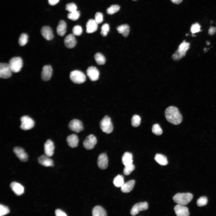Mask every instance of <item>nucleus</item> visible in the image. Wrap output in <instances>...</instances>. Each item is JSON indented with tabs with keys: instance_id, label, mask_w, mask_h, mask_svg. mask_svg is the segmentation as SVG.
<instances>
[{
	"instance_id": "f8f14e48",
	"label": "nucleus",
	"mask_w": 216,
	"mask_h": 216,
	"mask_svg": "<svg viewBox=\"0 0 216 216\" xmlns=\"http://www.w3.org/2000/svg\"><path fill=\"white\" fill-rule=\"evenodd\" d=\"M52 69L51 66L50 65L44 66L42 68L41 73L42 79L45 81L49 80L52 76Z\"/></svg>"
},
{
	"instance_id": "c756f323",
	"label": "nucleus",
	"mask_w": 216,
	"mask_h": 216,
	"mask_svg": "<svg viewBox=\"0 0 216 216\" xmlns=\"http://www.w3.org/2000/svg\"><path fill=\"white\" fill-rule=\"evenodd\" d=\"M113 183L116 187L121 188L124 183L123 176L120 175H117L114 178Z\"/></svg>"
},
{
	"instance_id": "ddd939ff",
	"label": "nucleus",
	"mask_w": 216,
	"mask_h": 216,
	"mask_svg": "<svg viewBox=\"0 0 216 216\" xmlns=\"http://www.w3.org/2000/svg\"><path fill=\"white\" fill-rule=\"evenodd\" d=\"M174 210L177 216H188L190 214L188 208L184 206L177 204L175 206Z\"/></svg>"
},
{
	"instance_id": "79ce46f5",
	"label": "nucleus",
	"mask_w": 216,
	"mask_h": 216,
	"mask_svg": "<svg viewBox=\"0 0 216 216\" xmlns=\"http://www.w3.org/2000/svg\"><path fill=\"white\" fill-rule=\"evenodd\" d=\"M65 9L69 12H71L77 10V7L75 3H71L66 5Z\"/></svg>"
},
{
	"instance_id": "393cba45",
	"label": "nucleus",
	"mask_w": 216,
	"mask_h": 216,
	"mask_svg": "<svg viewBox=\"0 0 216 216\" xmlns=\"http://www.w3.org/2000/svg\"><path fill=\"white\" fill-rule=\"evenodd\" d=\"M67 25L66 22L63 20H60L56 28L58 34L61 36H63L66 32Z\"/></svg>"
},
{
	"instance_id": "49530a36",
	"label": "nucleus",
	"mask_w": 216,
	"mask_h": 216,
	"mask_svg": "<svg viewBox=\"0 0 216 216\" xmlns=\"http://www.w3.org/2000/svg\"><path fill=\"white\" fill-rule=\"evenodd\" d=\"M216 33V28L211 27L208 31V34L210 35H212Z\"/></svg>"
},
{
	"instance_id": "4c0bfd02",
	"label": "nucleus",
	"mask_w": 216,
	"mask_h": 216,
	"mask_svg": "<svg viewBox=\"0 0 216 216\" xmlns=\"http://www.w3.org/2000/svg\"><path fill=\"white\" fill-rule=\"evenodd\" d=\"M208 202V199L206 196H202L199 198L197 200L196 204L199 207L206 205Z\"/></svg>"
},
{
	"instance_id": "58836bf2",
	"label": "nucleus",
	"mask_w": 216,
	"mask_h": 216,
	"mask_svg": "<svg viewBox=\"0 0 216 216\" xmlns=\"http://www.w3.org/2000/svg\"><path fill=\"white\" fill-rule=\"evenodd\" d=\"M201 26L198 23L196 22L193 24L190 27V31L192 34L198 33L201 31Z\"/></svg>"
},
{
	"instance_id": "9b49d317",
	"label": "nucleus",
	"mask_w": 216,
	"mask_h": 216,
	"mask_svg": "<svg viewBox=\"0 0 216 216\" xmlns=\"http://www.w3.org/2000/svg\"><path fill=\"white\" fill-rule=\"evenodd\" d=\"M68 127L70 130L76 133H79L83 129L82 122L77 119L72 120L70 122Z\"/></svg>"
},
{
	"instance_id": "a211bd4d",
	"label": "nucleus",
	"mask_w": 216,
	"mask_h": 216,
	"mask_svg": "<svg viewBox=\"0 0 216 216\" xmlns=\"http://www.w3.org/2000/svg\"><path fill=\"white\" fill-rule=\"evenodd\" d=\"M10 186L12 190L17 195H21L24 192V187L18 182H13L10 184Z\"/></svg>"
},
{
	"instance_id": "5701e85b",
	"label": "nucleus",
	"mask_w": 216,
	"mask_h": 216,
	"mask_svg": "<svg viewBox=\"0 0 216 216\" xmlns=\"http://www.w3.org/2000/svg\"><path fill=\"white\" fill-rule=\"evenodd\" d=\"M135 184V181L132 180L124 183L121 187V191L124 193H128L133 189Z\"/></svg>"
},
{
	"instance_id": "20e7f679",
	"label": "nucleus",
	"mask_w": 216,
	"mask_h": 216,
	"mask_svg": "<svg viewBox=\"0 0 216 216\" xmlns=\"http://www.w3.org/2000/svg\"><path fill=\"white\" fill-rule=\"evenodd\" d=\"M100 124L102 131L106 134H110L113 130V126L111 118L108 116H105L103 118Z\"/></svg>"
},
{
	"instance_id": "423d86ee",
	"label": "nucleus",
	"mask_w": 216,
	"mask_h": 216,
	"mask_svg": "<svg viewBox=\"0 0 216 216\" xmlns=\"http://www.w3.org/2000/svg\"><path fill=\"white\" fill-rule=\"evenodd\" d=\"M70 78L74 83L81 84L84 82L86 80V76L81 71L75 70L71 71L70 74Z\"/></svg>"
},
{
	"instance_id": "7c9ffc66",
	"label": "nucleus",
	"mask_w": 216,
	"mask_h": 216,
	"mask_svg": "<svg viewBox=\"0 0 216 216\" xmlns=\"http://www.w3.org/2000/svg\"><path fill=\"white\" fill-rule=\"evenodd\" d=\"M95 60L98 64L99 65L104 64L106 61V59L104 56L100 53H96L94 55Z\"/></svg>"
},
{
	"instance_id": "aec40b11",
	"label": "nucleus",
	"mask_w": 216,
	"mask_h": 216,
	"mask_svg": "<svg viewBox=\"0 0 216 216\" xmlns=\"http://www.w3.org/2000/svg\"><path fill=\"white\" fill-rule=\"evenodd\" d=\"M41 31L43 37L46 40H50L53 38L52 31L50 27L46 26H43Z\"/></svg>"
},
{
	"instance_id": "cd10ccee",
	"label": "nucleus",
	"mask_w": 216,
	"mask_h": 216,
	"mask_svg": "<svg viewBox=\"0 0 216 216\" xmlns=\"http://www.w3.org/2000/svg\"><path fill=\"white\" fill-rule=\"evenodd\" d=\"M92 215L93 216H106V213L102 207L97 206L94 208L92 210Z\"/></svg>"
},
{
	"instance_id": "2eb2a0df",
	"label": "nucleus",
	"mask_w": 216,
	"mask_h": 216,
	"mask_svg": "<svg viewBox=\"0 0 216 216\" xmlns=\"http://www.w3.org/2000/svg\"><path fill=\"white\" fill-rule=\"evenodd\" d=\"M14 152L16 156L21 161L26 162L28 159V155L22 148L16 147L14 148Z\"/></svg>"
},
{
	"instance_id": "a19ab883",
	"label": "nucleus",
	"mask_w": 216,
	"mask_h": 216,
	"mask_svg": "<svg viewBox=\"0 0 216 216\" xmlns=\"http://www.w3.org/2000/svg\"><path fill=\"white\" fill-rule=\"evenodd\" d=\"M82 27L79 25L74 26L72 29L73 34L74 35L80 36L82 34Z\"/></svg>"
},
{
	"instance_id": "7ed1b4c3",
	"label": "nucleus",
	"mask_w": 216,
	"mask_h": 216,
	"mask_svg": "<svg viewBox=\"0 0 216 216\" xmlns=\"http://www.w3.org/2000/svg\"><path fill=\"white\" fill-rule=\"evenodd\" d=\"M190 44L184 40L179 46L177 50L172 55V58L175 61H178L183 57L190 48Z\"/></svg>"
},
{
	"instance_id": "6e6552de",
	"label": "nucleus",
	"mask_w": 216,
	"mask_h": 216,
	"mask_svg": "<svg viewBox=\"0 0 216 216\" xmlns=\"http://www.w3.org/2000/svg\"><path fill=\"white\" fill-rule=\"evenodd\" d=\"M12 71L8 64L2 63L0 64V77L3 79H7L12 75Z\"/></svg>"
},
{
	"instance_id": "c9c22d12",
	"label": "nucleus",
	"mask_w": 216,
	"mask_h": 216,
	"mask_svg": "<svg viewBox=\"0 0 216 216\" xmlns=\"http://www.w3.org/2000/svg\"><path fill=\"white\" fill-rule=\"evenodd\" d=\"M152 131L156 135H161L163 133L162 129L159 125L158 124H155L153 125Z\"/></svg>"
},
{
	"instance_id": "dca6fc26",
	"label": "nucleus",
	"mask_w": 216,
	"mask_h": 216,
	"mask_svg": "<svg viewBox=\"0 0 216 216\" xmlns=\"http://www.w3.org/2000/svg\"><path fill=\"white\" fill-rule=\"evenodd\" d=\"M97 164L100 168L104 170L106 168L108 165V159L106 154L105 153L101 154L98 158Z\"/></svg>"
},
{
	"instance_id": "c85d7f7f",
	"label": "nucleus",
	"mask_w": 216,
	"mask_h": 216,
	"mask_svg": "<svg viewBox=\"0 0 216 216\" xmlns=\"http://www.w3.org/2000/svg\"><path fill=\"white\" fill-rule=\"evenodd\" d=\"M154 159L158 164L161 165H166L168 164L167 158L164 155L161 154H156Z\"/></svg>"
},
{
	"instance_id": "4be33fe9",
	"label": "nucleus",
	"mask_w": 216,
	"mask_h": 216,
	"mask_svg": "<svg viewBox=\"0 0 216 216\" xmlns=\"http://www.w3.org/2000/svg\"><path fill=\"white\" fill-rule=\"evenodd\" d=\"M38 161L40 164L45 166H52L54 165L52 160L46 155L40 156Z\"/></svg>"
},
{
	"instance_id": "0eeeda50",
	"label": "nucleus",
	"mask_w": 216,
	"mask_h": 216,
	"mask_svg": "<svg viewBox=\"0 0 216 216\" xmlns=\"http://www.w3.org/2000/svg\"><path fill=\"white\" fill-rule=\"evenodd\" d=\"M21 128L27 130L32 128L34 125V122L31 118L28 116H23L21 118Z\"/></svg>"
},
{
	"instance_id": "603ef678",
	"label": "nucleus",
	"mask_w": 216,
	"mask_h": 216,
	"mask_svg": "<svg viewBox=\"0 0 216 216\" xmlns=\"http://www.w3.org/2000/svg\"><path fill=\"white\" fill-rule=\"evenodd\" d=\"M133 0V1H137V0Z\"/></svg>"
},
{
	"instance_id": "72a5a7b5",
	"label": "nucleus",
	"mask_w": 216,
	"mask_h": 216,
	"mask_svg": "<svg viewBox=\"0 0 216 216\" xmlns=\"http://www.w3.org/2000/svg\"><path fill=\"white\" fill-rule=\"evenodd\" d=\"M28 36L26 33H22L20 35L19 39V43L20 46H23L25 45L28 41Z\"/></svg>"
},
{
	"instance_id": "f704fd0d",
	"label": "nucleus",
	"mask_w": 216,
	"mask_h": 216,
	"mask_svg": "<svg viewBox=\"0 0 216 216\" xmlns=\"http://www.w3.org/2000/svg\"><path fill=\"white\" fill-rule=\"evenodd\" d=\"M120 8V6L118 5H112L107 8L106 12L109 14H112L118 12Z\"/></svg>"
},
{
	"instance_id": "6ab92c4d",
	"label": "nucleus",
	"mask_w": 216,
	"mask_h": 216,
	"mask_svg": "<svg viewBox=\"0 0 216 216\" xmlns=\"http://www.w3.org/2000/svg\"><path fill=\"white\" fill-rule=\"evenodd\" d=\"M64 43L66 46L68 48L74 47L76 44L74 35L73 34H70L67 36L64 39Z\"/></svg>"
},
{
	"instance_id": "a878e982",
	"label": "nucleus",
	"mask_w": 216,
	"mask_h": 216,
	"mask_svg": "<svg viewBox=\"0 0 216 216\" xmlns=\"http://www.w3.org/2000/svg\"><path fill=\"white\" fill-rule=\"evenodd\" d=\"M116 29L119 33L125 37H127L129 34L130 28L127 24H124L119 26L117 27Z\"/></svg>"
},
{
	"instance_id": "412c9836",
	"label": "nucleus",
	"mask_w": 216,
	"mask_h": 216,
	"mask_svg": "<svg viewBox=\"0 0 216 216\" xmlns=\"http://www.w3.org/2000/svg\"><path fill=\"white\" fill-rule=\"evenodd\" d=\"M98 24L94 19L88 20L86 24V32L88 33H92L97 29Z\"/></svg>"
},
{
	"instance_id": "39448f33",
	"label": "nucleus",
	"mask_w": 216,
	"mask_h": 216,
	"mask_svg": "<svg viewBox=\"0 0 216 216\" xmlns=\"http://www.w3.org/2000/svg\"><path fill=\"white\" fill-rule=\"evenodd\" d=\"M8 64L12 72L17 73L19 72L22 68L23 62L20 57H14L10 59Z\"/></svg>"
},
{
	"instance_id": "8fccbe9b",
	"label": "nucleus",
	"mask_w": 216,
	"mask_h": 216,
	"mask_svg": "<svg viewBox=\"0 0 216 216\" xmlns=\"http://www.w3.org/2000/svg\"><path fill=\"white\" fill-rule=\"evenodd\" d=\"M203 51L204 52H207L208 51L207 49L206 48H205L203 49Z\"/></svg>"
},
{
	"instance_id": "a18cd8bd",
	"label": "nucleus",
	"mask_w": 216,
	"mask_h": 216,
	"mask_svg": "<svg viewBox=\"0 0 216 216\" xmlns=\"http://www.w3.org/2000/svg\"><path fill=\"white\" fill-rule=\"evenodd\" d=\"M55 213L56 216H66V213L62 210L60 209H56L55 212Z\"/></svg>"
},
{
	"instance_id": "37998d69",
	"label": "nucleus",
	"mask_w": 216,
	"mask_h": 216,
	"mask_svg": "<svg viewBox=\"0 0 216 216\" xmlns=\"http://www.w3.org/2000/svg\"><path fill=\"white\" fill-rule=\"evenodd\" d=\"M10 212L8 208L4 205L0 204V215L1 216L5 215Z\"/></svg>"
},
{
	"instance_id": "09e8293b",
	"label": "nucleus",
	"mask_w": 216,
	"mask_h": 216,
	"mask_svg": "<svg viewBox=\"0 0 216 216\" xmlns=\"http://www.w3.org/2000/svg\"><path fill=\"white\" fill-rule=\"evenodd\" d=\"M183 0H170L173 3L176 4H179L181 3Z\"/></svg>"
},
{
	"instance_id": "bb28decb",
	"label": "nucleus",
	"mask_w": 216,
	"mask_h": 216,
	"mask_svg": "<svg viewBox=\"0 0 216 216\" xmlns=\"http://www.w3.org/2000/svg\"><path fill=\"white\" fill-rule=\"evenodd\" d=\"M122 161L124 166L133 163L132 154L127 152L124 153L122 157Z\"/></svg>"
},
{
	"instance_id": "1a4fd4ad",
	"label": "nucleus",
	"mask_w": 216,
	"mask_h": 216,
	"mask_svg": "<svg viewBox=\"0 0 216 216\" xmlns=\"http://www.w3.org/2000/svg\"><path fill=\"white\" fill-rule=\"evenodd\" d=\"M148 205L146 202H140L135 204L132 207L130 213L132 216L137 214L140 212L147 210Z\"/></svg>"
},
{
	"instance_id": "c03bdc74",
	"label": "nucleus",
	"mask_w": 216,
	"mask_h": 216,
	"mask_svg": "<svg viewBox=\"0 0 216 216\" xmlns=\"http://www.w3.org/2000/svg\"><path fill=\"white\" fill-rule=\"evenodd\" d=\"M94 20L98 24L102 23L103 20V16L102 14L99 12L96 13L95 15Z\"/></svg>"
},
{
	"instance_id": "e433bc0d",
	"label": "nucleus",
	"mask_w": 216,
	"mask_h": 216,
	"mask_svg": "<svg viewBox=\"0 0 216 216\" xmlns=\"http://www.w3.org/2000/svg\"><path fill=\"white\" fill-rule=\"evenodd\" d=\"M135 166L133 163L125 166L123 172L124 175H128L135 169Z\"/></svg>"
},
{
	"instance_id": "3c124183",
	"label": "nucleus",
	"mask_w": 216,
	"mask_h": 216,
	"mask_svg": "<svg viewBox=\"0 0 216 216\" xmlns=\"http://www.w3.org/2000/svg\"><path fill=\"white\" fill-rule=\"evenodd\" d=\"M206 44L208 45H209L210 44V43L209 41H206Z\"/></svg>"
},
{
	"instance_id": "de8ad7c7",
	"label": "nucleus",
	"mask_w": 216,
	"mask_h": 216,
	"mask_svg": "<svg viewBox=\"0 0 216 216\" xmlns=\"http://www.w3.org/2000/svg\"><path fill=\"white\" fill-rule=\"evenodd\" d=\"M59 0H48L49 4L51 5H54L57 4Z\"/></svg>"
},
{
	"instance_id": "f03ea898",
	"label": "nucleus",
	"mask_w": 216,
	"mask_h": 216,
	"mask_svg": "<svg viewBox=\"0 0 216 216\" xmlns=\"http://www.w3.org/2000/svg\"><path fill=\"white\" fill-rule=\"evenodd\" d=\"M193 197V194L190 193H178L172 198L174 201L177 204L185 206L191 201Z\"/></svg>"
},
{
	"instance_id": "f3484780",
	"label": "nucleus",
	"mask_w": 216,
	"mask_h": 216,
	"mask_svg": "<svg viewBox=\"0 0 216 216\" xmlns=\"http://www.w3.org/2000/svg\"><path fill=\"white\" fill-rule=\"evenodd\" d=\"M54 148L53 142L50 140H47L44 144L45 154L49 157L52 156L54 153Z\"/></svg>"
},
{
	"instance_id": "9d476101",
	"label": "nucleus",
	"mask_w": 216,
	"mask_h": 216,
	"mask_svg": "<svg viewBox=\"0 0 216 216\" xmlns=\"http://www.w3.org/2000/svg\"><path fill=\"white\" fill-rule=\"evenodd\" d=\"M97 142L95 136L93 134H90L86 138L83 142V145L86 149L91 150L94 147Z\"/></svg>"
},
{
	"instance_id": "ea45409f",
	"label": "nucleus",
	"mask_w": 216,
	"mask_h": 216,
	"mask_svg": "<svg viewBox=\"0 0 216 216\" xmlns=\"http://www.w3.org/2000/svg\"><path fill=\"white\" fill-rule=\"evenodd\" d=\"M100 34L101 35L104 36H106L110 30V27L109 25L107 23L104 24L101 27Z\"/></svg>"
},
{
	"instance_id": "473e14b6",
	"label": "nucleus",
	"mask_w": 216,
	"mask_h": 216,
	"mask_svg": "<svg viewBox=\"0 0 216 216\" xmlns=\"http://www.w3.org/2000/svg\"><path fill=\"white\" fill-rule=\"evenodd\" d=\"M80 15V12L77 10L69 12L67 15L68 18L72 20L76 21L78 20Z\"/></svg>"
},
{
	"instance_id": "4468645a",
	"label": "nucleus",
	"mask_w": 216,
	"mask_h": 216,
	"mask_svg": "<svg viewBox=\"0 0 216 216\" xmlns=\"http://www.w3.org/2000/svg\"><path fill=\"white\" fill-rule=\"evenodd\" d=\"M87 75L92 81H95L99 78V73L98 69L94 66L88 68L87 71Z\"/></svg>"
},
{
	"instance_id": "b1692460",
	"label": "nucleus",
	"mask_w": 216,
	"mask_h": 216,
	"mask_svg": "<svg viewBox=\"0 0 216 216\" xmlns=\"http://www.w3.org/2000/svg\"><path fill=\"white\" fill-rule=\"evenodd\" d=\"M68 144L72 148L76 147L78 145L79 139L77 136L75 134H72L68 136L67 138Z\"/></svg>"
},
{
	"instance_id": "f257e3e1",
	"label": "nucleus",
	"mask_w": 216,
	"mask_h": 216,
	"mask_svg": "<svg viewBox=\"0 0 216 216\" xmlns=\"http://www.w3.org/2000/svg\"><path fill=\"white\" fill-rule=\"evenodd\" d=\"M165 115L167 120L174 124H180L182 120V117L178 109L174 106L167 107L165 111Z\"/></svg>"
},
{
	"instance_id": "2f4dec72",
	"label": "nucleus",
	"mask_w": 216,
	"mask_h": 216,
	"mask_svg": "<svg viewBox=\"0 0 216 216\" xmlns=\"http://www.w3.org/2000/svg\"><path fill=\"white\" fill-rule=\"evenodd\" d=\"M141 118L138 115H134L131 120V124L132 126L135 127H137L140 125L141 123Z\"/></svg>"
}]
</instances>
